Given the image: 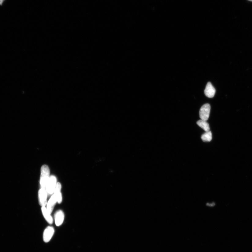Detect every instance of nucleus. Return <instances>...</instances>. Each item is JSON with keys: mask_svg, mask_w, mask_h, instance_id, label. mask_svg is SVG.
I'll list each match as a JSON object with an SVG mask.
<instances>
[{"mask_svg": "<svg viewBox=\"0 0 252 252\" xmlns=\"http://www.w3.org/2000/svg\"><path fill=\"white\" fill-rule=\"evenodd\" d=\"M50 169L47 165H44L41 168L40 183L41 188H46L50 178Z\"/></svg>", "mask_w": 252, "mask_h": 252, "instance_id": "f257e3e1", "label": "nucleus"}, {"mask_svg": "<svg viewBox=\"0 0 252 252\" xmlns=\"http://www.w3.org/2000/svg\"><path fill=\"white\" fill-rule=\"evenodd\" d=\"M57 183V178L54 176H50L45 188L48 195H52L54 193Z\"/></svg>", "mask_w": 252, "mask_h": 252, "instance_id": "f03ea898", "label": "nucleus"}, {"mask_svg": "<svg viewBox=\"0 0 252 252\" xmlns=\"http://www.w3.org/2000/svg\"><path fill=\"white\" fill-rule=\"evenodd\" d=\"M210 106L209 104H205L201 108L199 111L200 117L201 120L207 121L209 117Z\"/></svg>", "mask_w": 252, "mask_h": 252, "instance_id": "7ed1b4c3", "label": "nucleus"}, {"mask_svg": "<svg viewBox=\"0 0 252 252\" xmlns=\"http://www.w3.org/2000/svg\"><path fill=\"white\" fill-rule=\"evenodd\" d=\"M48 194L45 188H41L38 192V199L40 205L42 207L47 205Z\"/></svg>", "mask_w": 252, "mask_h": 252, "instance_id": "20e7f679", "label": "nucleus"}, {"mask_svg": "<svg viewBox=\"0 0 252 252\" xmlns=\"http://www.w3.org/2000/svg\"><path fill=\"white\" fill-rule=\"evenodd\" d=\"M55 232L54 228L48 226L44 230L43 235V240L45 243L50 241L54 235Z\"/></svg>", "mask_w": 252, "mask_h": 252, "instance_id": "39448f33", "label": "nucleus"}, {"mask_svg": "<svg viewBox=\"0 0 252 252\" xmlns=\"http://www.w3.org/2000/svg\"><path fill=\"white\" fill-rule=\"evenodd\" d=\"M204 92L206 96L208 98H212L214 97L216 93V90L210 82L207 83Z\"/></svg>", "mask_w": 252, "mask_h": 252, "instance_id": "423d86ee", "label": "nucleus"}, {"mask_svg": "<svg viewBox=\"0 0 252 252\" xmlns=\"http://www.w3.org/2000/svg\"><path fill=\"white\" fill-rule=\"evenodd\" d=\"M55 222L57 226H60L64 222L65 215L64 212L61 210H59L55 213Z\"/></svg>", "mask_w": 252, "mask_h": 252, "instance_id": "0eeeda50", "label": "nucleus"}, {"mask_svg": "<svg viewBox=\"0 0 252 252\" xmlns=\"http://www.w3.org/2000/svg\"><path fill=\"white\" fill-rule=\"evenodd\" d=\"M61 184L60 183H57L54 195H55L56 198L57 202L59 203H61L62 201V194L61 192Z\"/></svg>", "mask_w": 252, "mask_h": 252, "instance_id": "6e6552de", "label": "nucleus"}, {"mask_svg": "<svg viewBox=\"0 0 252 252\" xmlns=\"http://www.w3.org/2000/svg\"><path fill=\"white\" fill-rule=\"evenodd\" d=\"M57 202L56 198L55 195L53 194L50 197L49 201L47 202V209L50 214H51L53 210L54 209L56 203Z\"/></svg>", "mask_w": 252, "mask_h": 252, "instance_id": "1a4fd4ad", "label": "nucleus"}, {"mask_svg": "<svg viewBox=\"0 0 252 252\" xmlns=\"http://www.w3.org/2000/svg\"><path fill=\"white\" fill-rule=\"evenodd\" d=\"M42 211L45 219L48 224H51L53 223V217L51 216L50 214L48 212L46 207L45 206L42 207Z\"/></svg>", "mask_w": 252, "mask_h": 252, "instance_id": "9d476101", "label": "nucleus"}, {"mask_svg": "<svg viewBox=\"0 0 252 252\" xmlns=\"http://www.w3.org/2000/svg\"><path fill=\"white\" fill-rule=\"evenodd\" d=\"M197 123L198 125L204 130L206 132L209 131L210 130L209 125L207 121L201 120L198 121Z\"/></svg>", "mask_w": 252, "mask_h": 252, "instance_id": "9b49d317", "label": "nucleus"}, {"mask_svg": "<svg viewBox=\"0 0 252 252\" xmlns=\"http://www.w3.org/2000/svg\"><path fill=\"white\" fill-rule=\"evenodd\" d=\"M202 141L204 142H210L212 139V135L211 132L209 131L206 132L203 134L201 137Z\"/></svg>", "mask_w": 252, "mask_h": 252, "instance_id": "f8f14e48", "label": "nucleus"}, {"mask_svg": "<svg viewBox=\"0 0 252 252\" xmlns=\"http://www.w3.org/2000/svg\"><path fill=\"white\" fill-rule=\"evenodd\" d=\"M206 205L208 206L213 207L214 206H215V204L213 202L212 203H207Z\"/></svg>", "mask_w": 252, "mask_h": 252, "instance_id": "ddd939ff", "label": "nucleus"}, {"mask_svg": "<svg viewBox=\"0 0 252 252\" xmlns=\"http://www.w3.org/2000/svg\"><path fill=\"white\" fill-rule=\"evenodd\" d=\"M5 0H0V5L2 6Z\"/></svg>", "mask_w": 252, "mask_h": 252, "instance_id": "4468645a", "label": "nucleus"}, {"mask_svg": "<svg viewBox=\"0 0 252 252\" xmlns=\"http://www.w3.org/2000/svg\"><path fill=\"white\" fill-rule=\"evenodd\" d=\"M248 1L252 2V0H248Z\"/></svg>", "mask_w": 252, "mask_h": 252, "instance_id": "2eb2a0df", "label": "nucleus"}]
</instances>
